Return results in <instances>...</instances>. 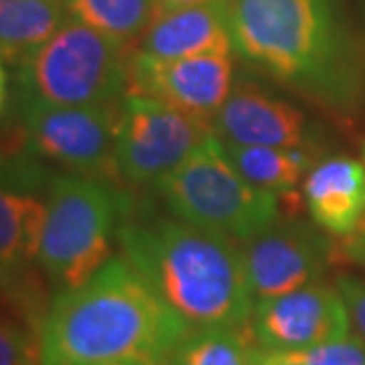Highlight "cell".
<instances>
[{
	"label": "cell",
	"instance_id": "e0dca14e",
	"mask_svg": "<svg viewBox=\"0 0 365 365\" xmlns=\"http://www.w3.org/2000/svg\"><path fill=\"white\" fill-rule=\"evenodd\" d=\"M63 4L55 0H11L0 6V57L23 63L61 29Z\"/></svg>",
	"mask_w": 365,
	"mask_h": 365
},
{
	"label": "cell",
	"instance_id": "6da1fadb",
	"mask_svg": "<svg viewBox=\"0 0 365 365\" xmlns=\"http://www.w3.org/2000/svg\"><path fill=\"white\" fill-rule=\"evenodd\" d=\"M191 327L124 256L59 290L39 329V365H167Z\"/></svg>",
	"mask_w": 365,
	"mask_h": 365
},
{
	"label": "cell",
	"instance_id": "7a4b0ae2",
	"mask_svg": "<svg viewBox=\"0 0 365 365\" xmlns=\"http://www.w3.org/2000/svg\"><path fill=\"white\" fill-rule=\"evenodd\" d=\"M122 256L191 329L246 327L254 311L242 250L179 217L128 220Z\"/></svg>",
	"mask_w": 365,
	"mask_h": 365
},
{
	"label": "cell",
	"instance_id": "7c38bea8",
	"mask_svg": "<svg viewBox=\"0 0 365 365\" xmlns=\"http://www.w3.org/2000/svg\"><path fill=\"white\" fill-rule=\"evenodd\" d=\"M232 90L234 63L230 53H203L182 59L132 55L128 91L158 100L185 114L211 122Z\"/></svg>",
	"mask_w": 365,
	"mask_h": 365
},
{
	"label": "cell",
	"instance_id": "52a82bcc",
	"mask_svg": "<svg viewBox=\"0 0 365 365\" xmlns=\"http://www.w3.org/2000/svg\"><path fill=\"white\" fill-rule=\"evenodd\" d=\"M211 136L209 120L128 91L118 106V175L134 185H157Z\"/></svg>",
	"mask_w": 365,
	"mask_h": 365
},
{
	"label": "cell",
	"instance_id": "9c48e42d",
	"mask_svg": "<svg viewBox=\"0 0 365 365\" xmlns=\"http://www.w3.org/2000/svg\"><path fill=\"white\" fill-rule=\"evenodd\" d=\"M248 329L258 349L297 353L351 335V321L339 288L313 282L258 300Z\"/></svg>",
	"mask_w": 365,
	"mask_h": 365
},
{
	"label": "cell",
	"instance_id": "5bb4252c",
	"mask_svg": "<svg viewBox=\"0 0 365 365\" xmlns=\"http://www.w3.org/2000/svg\"><path fill=\"white\" fill-rule=\"evenodd\" d=\"M232 49L227 0H213L157 14L136 53L150 59H182Z\"/></svg>",
	"mask_w": 365,
	"mask_h": 365
},
{
	"label": "cell",
	"instance_id": "cb8c5ba5",
	"mask_svg": "<svg viewBox=\"0 0 365 365\" xmlns=\"http://www.w3.org/2000/svg\"><path fill=\"white\" fill-rule=\"evenodd\" d=\"M250 365H302L297 361L292 355L288 353H274L264 351V349H256L252 355V364Z\"/></svg>",
	"mask_w": 365,
	"mask_h": 365
},
{
	"label": "cell",
	"instance_id": "d4e9b609",
	"mask_svg": "<svg viewBox=\"0 0 365 365\" xmlns=\"http://www.w3.org/2000/svg\"><path fill=\"white\" fill-rule=\"evenodd\" d=\"M205 2H213V0H155V11H157V14H160L167 13V11H175V9H182V6L205 4Z\"/></svg>",
	"mask_w": 365,
	"mask_h": 365
},
{
	"label": "cell",
	"instance_id": "83f0119b",
	"mask_svg": "<svg viewBox=\"0 0 365 365\" xmlns=\"http://www.w3.org/2000/svg\"><path fill=\"white\" fill-rule=\"evenodd\" d=\"M55 2H61V4H67V0H55Z\"/></svg>",
	"mask_w": 365,
	"mask_h": 365
},
{
	"label": "cell",
	"instance_id": "8992f818",
	"mask_svg": "<svg viewBox=\"0 0 365 365\" xmlns=\"http://www.w3.org/2000/svg\"><path fill=\"white\" fill-rule=\"evenodd\" d=\"M155 187L175 217L234 244L262 234L280 213L278 195L235 169L215 134Z\"/></svg>",
	"mask_w": 365,
	"mask_h": 365
},
{
	"label": "cell",
	"instance_id": "5b68a950",
	"mask_svg": "<svg viewBox=\"0 0 365 365\" xmlns=\"http://www.w3.org/2000/svg\"><path fill=\"white\" fill-rule=\"evenodd\" d=\"M130 201L102 179L53 177L37 262L59 290L86 284L112 258Z\"/></svg>",
	"mask_w": 365,
	"mask_h": 365
},
{
	"label": "cell",
	"instance_id": "4316f807",
	"mask_svg": "<svg viewBox=\"0 0 365 365\" xmlns=\"http://www.w3.org/2000/svg\"><path fill=\"white\" fill-rule=\"evenodd\" d=\"M6 2H11V0H0V6H2V4H6Z\"/></svg>",
	"mask_w": 365,
	"mask_h": 365
},
{
	"label": "cell",
	"instance_id": "ba28073f",
	"mask_svg": "<svg viewBox=\"0 0 365 365\" xmlns=\"http://www.w3.org/2000/svg\"><path fill=\"white\" fill-rule=\"evenodd\" d=\"M118 106H49L19 102L26 146L47 158L91 179H116Z\"/></svg>",
	"mask_w": 365,
	"mask_h": 365
},
{
	"label": "cell",
	"instance_id": "2e32d148",
	"mask_svg": "<svg viewBox=\"0 0 365 365\" xmlns=\"http://www.w3.org/2000/svg\"><path fill=\"white\" fill-rule=\"evenodd\" d=\"M222 143V140H220ZM227 158L254 187L282 197L294 193L302 177L313 169L309 146L276 148L222 143Z\"/></svg>",
	"mask_w": 365,
	"mask_h": 365
},
{
	"label": "cell",
	"instance_id": "603a6c76",
	"mask_svg": "<svg viewBox=\"0 0 365 365\" xmlns=\"http://www.w3.org/2000/svg\"><path fill=\"white\" fill-rule=\"evenodd\" d=\"M345 240H347L345 248L351 254L353 260L365 262V213L364 217L359 220V223H357V227Z\"/></svg>",
	"mask_w": 365,
	"mask_h": 365
},
{
	"label": "cell",
	"instance_id": "44dd1931",
	"mask_svg": "<svg viewBox=\"0 0 365 365\" xmlns=\"http://www.w3.org/2000/svg\"><path fill=\"white\" fill-rule=\"evenodd\" d=\"M41 364L39 341L25 327L11 319H0V365Z\"/></svg>",
	"mask_w": 365,
	"mask_h": 365
},
{
	"label": "cell",
	"instance_id": "4fadbf2b",
	"mask_svg": "<svg viewBox=\"0 0 365 365\" xmlns=\"http://www.w3.org/2000/svg\"><path fill=\"white\" fill-rule=\"evenodd\" d=\"M211 126L222 143L276 148L309 146L307 118L299 108L252 86L234 88Z\"/></svg>",
	"mask_w": 365,
	"mask_h": 365
},
{
	"label": "cell",
	"instance_id": "ffe728a7",
	"mask_svg": "<svg viewBox=\"0 0 365 365\" xmlns=\"http://www.w3.org/2000/svg\"><path fill=\"white\" fill-rule=\"evenodd\" d=\"M302 365H365V343L359 337H343L304 351L288 353Z\"/></svg>",
	"mask_w": 365,
	"mask_h": 365
},
{
	"label": "cell",
	"instance_id": "484cf974",
	"mask_svg": "<svg viewBox=\"0 0 365 365\" xmlns=\"http://www.w3.org/2000/svg\"><path fill=\"white\" fill-rule=\"evenodd\" d=\"M6 98H9V88H6V71H4V59L0 57V116H2V112H4Z\"/></svg>",
	"mask_w": 365,
	"mask_h": 365
},
{
	"label": "cell",
	"instance_id": "ac0fdd59",
	"mask_svg": "<svg viewBox=\"0 0 365 365\" xmlns=\"http://www.w3.org/2000/svg\"><path fill=\"white\" fill-rule=\"evenodd\" d=\"M256 349L248 325L191 329L167 365H250Z\"/></svg>",
	"mask_w": 365,
	"mask_h": 365
},
{
	"label": "cell",
	"instance_id": "30bf717a",
	"mask_svg": "<svg viewBox=\"0 0 365 365\" xmlns=\"http://www.w3.org/2000/svg\"><path fill=\"white\" fill-rule=\"evenodd\" d=\"M31 153L0 150V287L16 288L37 260L53 177Z\"/></svg>",
	"mask_w": 365,
	"mask_h": 365
},
{
	"label": "cell",
	"instance_id": "277c9868",
	"mask_svg": "<svg viewBox=\"0 0 365 365\" xmlns=\"http://www.w3.org/2000/svg\"><path fill=\"white\" fill-rule=\"evenodd\" d=\"M130 69L128 43L71 19L21 63L16 98L49 106H114L130 88Z\"/></svg>",
	"mask_w": 365,
	"mask_h": 365
},
{
	"label": "cell",
	"instance_id": "9a60e30c",
	"mask_svg": "<svg viewBox=\"0 0 365 365\" xmlns=\"http://www.w3.org/2000/svg\"><path fill=\"white\" fill-rule=\"evenodd\" d=\"M302 197L317 227L347 237L365 213V165L349 157L327 158L304 177Z\"/></svg>",
	"mask_w": 365,
	"mask_h": 365
},
{
	"label": "cell",
	"instance_id": "3957f363",
	"mask_svg": "<svg viewBox=\"0 0 365 365\" xmlns=\"http://www.w3.org/2000/svg\"><path fill=\"white\" fill-rule=\"evenodd\" d=\"M234 51L274 81L331 100L341 91L333 0H227Z\"/></svg>",
	"mask_w": 365,
	"mask_h": 365
},
{
	"label": "cell",
	"instance_id": "7402d4cb",
	"mask_svg": "<svg viewBox=\"0 0 365 365\" xmlns=\"http://www.w3.org/2000/svg\"><path fill=\"white\" fill-rule=\"evenodd\" d=\"M337 288L347 304V313H349L355 337H359L365 343V280L343 276L337 282Z\"/></svg>",
	"mask_w": 365,
	"mask_h": 365
},
{
	"label": "cell",
	"instance_id": "d6986e66",
	"mask_svg": "<svg viewBox=\"0 0 365 365\" xmlns=\"http://www.w3.org/2000/svg\"><path fill=\"white\" fill-rule=\"evenodd\" d=\"M69 14L114 39L130 43L155 19V0H67Z\"/></svg>",
	"mask_w": 365,
	"mask_h": 365
},
{
	"label": "cell",
	"instance_id": "8fae6325",
	"mask_svg": "<svg viewBox=\"0 0 365 365\" xmlns=\"http://www.w3.org/2000/svg\"><path fill=\"white\" fill-rule=\"evenodd\" d=\"M240 250L254 304L319 282L333 258L325 235L299 220H276Z\"/></svg>",
	"mask_w": 365,
	"mask_h": 365
}]
</instances>
